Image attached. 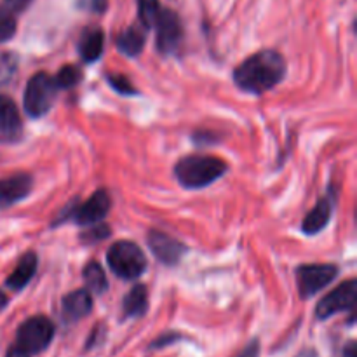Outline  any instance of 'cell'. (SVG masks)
Wrapping results in <instances>:
<instances>
[{"instance_id":"cell-28","label":"cell","mask_w":357,"mask_h":357,"mask_svg":"<svg viewBox=\"0 0 357 357\" xmlns=\"http://www.w3.org/2000/svg\"><path fill=\"white\" fill-rule=\"evenodd\" d=\"M75 6L79 7V9L82 10H87V13H105V9H107V0H77Z\"/></svg>"},{"instance_id":"cell-21","label":"cell","mask_w":357,"mask_h":357,"mask_svg":"<svg viewBox=\"0 0 357 357\" xmlns=\"http://www.w3.org/2000/svg\"><path fill=\"white\" fill-rule=\"evenodd\" d=\"M58 86V89H72L82 79V70L75 65H66L56 73V77H52Z\"/></svg>"},{"instance_id":"cell-30","label":"cell","mask_w":357,"mask_h":357,"mask_svg":"<svg viewBox=\"0 0 357 357\" xmlns=\"http://www.w3.org/2000/svg\"><path fill=\"white\" fill-rule=\"evenodd\" d=\"M103 335H105L103 326L100 324V326H96V330H94L93 333L89 335V340H87V344H86L87 351H89V349H93V347H96V345L101 342V338H103Z\"/></svg>"},{"instance_id":"cell-10","label":"cell","mask_w":357,"mask_h":357,"mask_svg":"<svg viewBox=\"0 0 357 357\" xmlns=\"http://www.w3.org/2000/svg\"><path fill=\"white\" fill-rule=\"evenodd\" d=\"M146 244H149L153 257L167 267L178 265L188 253V248L181 241L169 236V234L160 232V230H150L149 236H146Z\"/></svg>"},{"instance_id":"cell-23","label":"cell","mask_w":357,"mask_h":357,"mask_svg":"<svg viewBox=\"0 0 357 357\" xmlns=\"http://www.w3.org/2000/svg\"><path fill=\"white\" fill-rule=\"evenodd\" d=\"M107 82L110 84L112 89L119 94H124V96H135L138 91L136 87L129 82V79L126 75H121V73H108Z\"/></svg>"},{"instance_id":"cell-8","label":"cell","mask_w":357,"mask_h":357,"mask_svg":"<svg viewBox=\"0 0 357 357\" xmlns=\"http://www.w3.org/2000/svg\"><path fill=\"white\" fill-rule=\"evenodd\" d=\"M357 298V281L349 279L344 284L337 286L330 295L324 296L316 307V317L319 321H326L335 314L351 312L354 314Z\"/></svg>"},{"instance_id":"cell-14","label":"cell","mask_w":357,"mask_h":357,"mask_svg":"<svg viewBox=\"0 0 357 357\" xmlns=\"http://www.w3.org/2000/svg\"><path fill=\"white\" fill-rule=\"evenodd\" d=\"M93 312V295L87 289H75L63 296L61 319L66 324H73Z\"/></svg>"},{"instance_id":"cell-32","label":"cell","mask_w":357,"mask_h":357,"mask_svg":"<svg viewBox=\"0 0 357 357\" xmlns=\"http://www.w3.org/2000/svg\"><path fill=\"white\" fill-rule=\"evenodd\" d=\"M6 357H30V354H26V352L21 351L20 347L13 345V347H9V351H7Z\"/></svg>"},{"instance_id":"cell-4","label":"cell","mask_w":357,"mask_h":357,"mask_svg":"<svg viewBox=\"0 0 357 357\" xmlns=\"http://www.w3.org/2000/svg\"><path fill=\"white\" fill-rule=\"evenodd\" d=\"M56 326L49 317L31 316L20 324L16 331V347L26 354H42L52 344Z\"/></svg>"},{"instance_id":"cell-25","label":"cell","mask_w":357,"mask_h":357,"mask_svg":"<svg viewBox=\"0 0 357 357\" xmlns=\"http://www.w3.org/2000/svg\"><path fill=\"white\" fill-rule=\"evenodd\" d=\"M183 338H185L183 335L178 333V331H166V333L159 335V337L149 345V351H159V349H164L167 347V345L176 344V342L183 340Z\"/></svg>"},{"instance_id":"cell-3","label":"cell","mask_w":357,"mask_h":357,"mask_svg":"<svg viewBox=\"0 0 357 357\" xmlns=\"http://www.w3.org/2000/svg\"><path fill=\"white\" fill-rule=\"evenodd\" d=\"M107 264L117 278L135 281L146 271V257L138 244L119 241L112 244L107 253Z\"/></svg>"},{"instance_id":"cell-6","label":"cell","mask_w":357,"mask_h":357,"mask_svg":"<svg viewBox=\"0 0 357 357\" xmlns=\"http://www.w3.org/2000/svg\"><path fill=\"white\" fill-rule=\"evenodd\" d=\"M110 206V194H108V190H105V188H100V190L94 192L86 202H79L77 206L70 204L68 208L56 218L52 227H58L59 223L68 222V220H72L77 225H94V223H100L101 220L108 215Z\"/></svg>"},{"instance_id":"cell-13","label":"cell","mask_w":357,"mask_h":357,"mask_svg":"<svg viewBox=\"0 0 357 357\" xmlns=\"http://www.w3.org/2000/svg\"><path fill=\"white\" fill-rule=\"evenodd\" d=\"M33 188L30 174L17 173L0 180V208H10L16 202L28 197Z\"/></svg>"},{"instance_id":"cell-16","label":"cell","mask_w":357,"mask_h":357,"mask_svg":"<svg viewBox=\"0 0 357 357\" xmlns=\"http://www.w3.org/2000/svg\"><path fill=\"white\" fill-rule=\"evenodd\" d=\"M149 310V291L143 284H135L131 291L124 296L122 302V317L124 319H138Z\"/></svg>"},{"instance_id":"cell-27","label":"cell","mask_w":357,"mask_h":357,"mask_svg":"<svg viewBox=\"0 0 357 357\" xmlns=\"http://www.w3.org/2000/svg\"><path fill=\"white\" fill-rule=\"evenodd\" d=\"M31 2H33V0H2V2H0V13L16 17L17 14L26 10Z\"/></svg>"},{"instance_id":"cell-11","label":"cell","mask_w":357,"mask_h":357,"mask_svg":"<svg viewBox=\"0 0 357 357\" xmlns=\"http://www.w3.org/2000/svg\"><path fill=\"white\" fill-rule=\"evenodd\" d=\"M23 138V121L16 103L9 96L0 94V142L6 145L21 142Z\"/></svg>"},{"instance_id":"cell-5","label":"cell","mask_w":357,"mask_h":357,"mask_svg":"<svg viewBox=\"0 0 357 357\" xmlns=\"http://www.w3.org/2000/svg\"><path fill=\"white\" fill-rule=\"evenodd\" d=\"M58 86L49 73L38 72L31 75L24 89V112L30 117H44L54 105L58 96Z\"/></svg>"},{"instance_id":"cell-12","label":"cell","mask_w":357,"mask_h":357,"mask_svg":"<svg viewBox=\"0 0 357 357\" xmlns=\"http://www.w3.org/2000/svg\"><path fill=\"white\" fill-rule=\"evenodd\" d=\"M335 204H337V192L333 188L326 192L324 197L317 201V204L307 213L305 220L302 223V230L307 236H316L321 230H324L330 223L331 215H333Z\"/></svg>"},{"instance_id":"cell-17","label":"cell","mask_w":357,"mask_h":357,"mask_svg":"<svg viewBox=\"0 0 357 357\" xmlns=\"http://www.w3.org/2000/svg\"><path fill=\"white\" fill-rule=\"evenodd\" d=\"M145 28L139 26H129L117 37V49L124 56L135 58V56L142 54L143 47H145Z\"/></svg>"},{"instance_id":"cell-26","label":"cell","mask_w":357,"mask_h":357,"mask_svg":"<svg viewBox=\"0 0 357 357\" xmlns=\"http://www.w3.org/2000/svg\"><path fill=\"white\" fill-rule=\"evenodd\" d=\"M16 33V17L0 13V44L13 38Z\"/></svg>"},{"instance_id":"cell-15","label":"cell","mask_w":357,"mask_h":357,"mask_svg":"<svg viewBox=\"0 0 357 357\" xmlns=\"http://www.w3.org/2000/svg\"><path fill=\"white\" fill-rule=\"evenodd\" d=\"M37 265H38L37 255L31 253V251L24 253L23 257H21L20 264L16 265V268H14V271L10 272L9 278H7L6 281L7 288L13 289V291H21L23 288H26L28 282L33 279L35 272H37Z\"/></svg>"},{"instance_id":"cell-18","label":"cell","mask_w":357,"mask_h":357,"mask_svg":"<svg viewBox=\"0 0 357 357\" xmlns=\"http://www.w3.org/2000/svg\"><path fill=\"white\" fill-rule=\"evenodd\" d=\"M105 45V35L100 28H91L82 35L79 44L80 58L86 63H94L101 58L103 54Z\"/></svg>"},{"instance_id":"cell-9","label":"cell","mask_w":357,"mask_h":357,"mask_svg":"<svg viewBox=\"0 0 357 357\" xmlns=\"http://www.w3.org/2000/svg\"><path fill=\"white\" fill-rule=\"evenodd\" d=\"M153 26L157 30L155 45L159 54H174L183 40V24H181L180 16L171 9H160Z\"/></svg>"},{"instance_id":"cell-19","label":"cell","mask_w":357,"mask_h":357,"mask_svg":"<svg viewBox=\"0 0 357 357\" xmlns=\"http://www.w3.org/2000/svg\"><path fill=\"white\" fill-rule=\"evenodd\" d=\"M84 282L91 295H103L108 289V279L103 267L94 260H91L84 268Z\"/></svg>"},{"instance_id":"cell-20","label":"cell","mask_w":357,"mask_h":357,"mask_svg":"<svg viewBox=\"0 0 357 357\" xmlns=\"http://www.w3.org/2000/svg\"><path fill=\"white\" fill-rule=\"evenodd\" d=\"M136 2H138L139 23L145 30H150V28H153L160 13L159 0H136Z\"/></svg>"},{"instance_id":"cell-33","label":"cell","mask_w":357,"mask_h":357,"mask_svg":"<svg viewBox=\"0 0 357 357\" xmlns=\"http://www.w3.org/2000/svg\"><path fill=\"white\" fill-rule=\"evenodd\" d=\"M7 303H9V300H7V295L2 291V289H0V310L6 309Z\"/></svg>"},{"instance_id":"cell-7","label":"cell","mask_w":357,"mask_h":357,"mask_svg":"<svg viewBox=\"0 0 357 357\" xmlns=\"http://www.w3.org/2000/svg\"><path fill=\"white\" fill-rule=\"evenodd\" d=\"M338 275V267L331 264H309L296 268V284L300 298L309 300L316 296L321 289L330 286Z\"/></svg>"},{"instance_id":"cell-22","label":"cell","mask_w":357,"mask_h":357,"mask_svg":"<svg viewBox=\"0 0 357 357\" xmlns=\"http://www.w3.org/2000/svg\"><path fill=\"white\" fill-rule=\"evenodd\" d=\"M17 63H20L17 54L10 51L0 52V87L13 80V77L17 72Z\"/></svg>"},{"instance_id":"cell-29","label":"cell","mask_w":357,"mask_h":357,"mask_svg":"<svg viewBox=\"0 0 357 357\" xmlns=\"http://www.w3.org/2000/svg\"><path fill=\"white\" fill-rule=\"evenodd\" d=\"M260 351H261V344L258 338H253L246 344V347L239 352L236 357H260Z\"/></svg>"},{"instance_id":"cell-31","label":"cell","mask_w":357,"mask_h":357,"mask_svg":"<svg viewBox=\"0 0 357 357\" xmlns=\"http://www.w3.org/2000/svg\"><path fill=\"white\" fill-rule=\"evenodd\" d=\"M338 357H357V344L356 340H349L347 344L342 347L340 356Z\"/></svg>"},{"instance_id":"cell-1","label":"cell","mask_w":357,"mask_h":357,"mask_svg":"<svg viewBox=\"0 0 357 357\" xmlns=\"http://www.w3.org/2000/svg\"><path fill=\"white\" fill-rule=\"evenodd\" d=\"M286 70L288 66L281 52L265 49L255 52L234 70V82L244 93L261 96L281 84L286 77Z\"/></svg>"},{"instance_id":"cell-24","label":"cell","mask_w":357,"mask_h":357,"mask_svg":"<svg viewBox=\"0 0 357 357\" xmlns=\"http://www.w3.org/2000/svg\"><path fill=\"white\" fill-rule=\"evenodd\" d=\"M110 236V227L105 225V223H94L93 229L86 230V232L80 236V241H82L84 244H94V243H100V241L107 239V237Z\"/></svg>"},{"instance_id":"cell-2","label":"cell","mask_w":357,"mask_h":357,"mask_svg":"<svg viewBox=\"0 0 357 357\" xmlns=\"http://www.w3.org/2000/svg\"><path fill=\"white\" fill-rule=\"evenodd\" d=\"M229 171V164L220 157L188 155L178 160L174 166V178L188 190L209 187Z\"/></svg>"}]
</instances>
